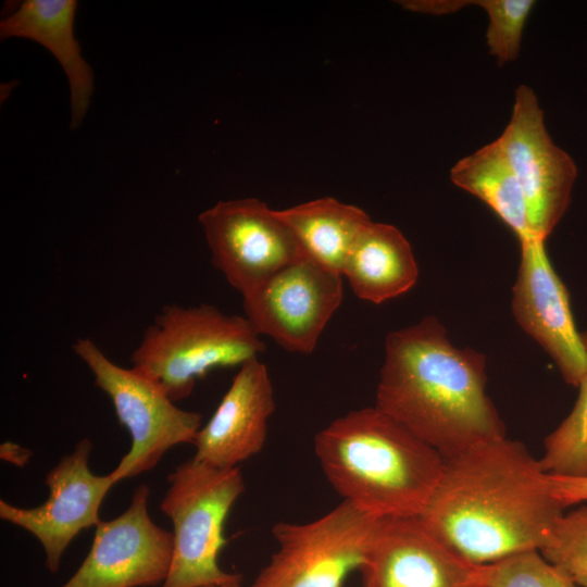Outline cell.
I'll use <instances>...</instances> for the list:
<instances>
[{
    "mask_svg": "<svg viewBox=\"0 0 587 587\" xmlns=\"http://www.w3.org/2000/svg\"><path fill=\"white\" fill-rule=\"evenodd\" d=\"M314 452L342 500L379 520L420 517L445 467L437 450L376 405L332 421Z\"/></svg>",
    "mask_w": 587,
    "mask_h": 587,
    "instance_id": "cell-3",
    "label": "cell"
},
{
    "mask_svg": "<svg viewBox=\"0 0 587 587\" xmlns=\"http://www.w3.org/2000/svg\"><path fill=\"white\" fill-rule=\"evenodd\" d=\"M275 408L267 366L259 358L247 361L197 433L193 459L218 469L237 467L262 450Z\"/></svg>",
    "mask_w": 587,
    "mask_h": 587,
    "instance_id": "cell-15",
    "label": "cell"
},
{
    "mask_svg": "<svg viewBox=\"0 0 587 587\" xmlns=\"http://www.w3.org/2000/svg\"><path fill=\"white\" fill-rule=\"evenodd\" d=\"M72 348L130 435L129 451L112 471L117 482L151 471L174 446L193 442L202 426L200 413L175 405L149 377L134 367L116 365L91 339L78 338Z\"/></svg>",
    "mask_w": 587,
    "mask_h": 587,
    "instance_id": "cell-6",
    "label": "cell"
},
{
    "mask_svg": "<svg viewBox=\"0 0 587 587\" xmlns=\"http://www.w3.org/2000/svg\"><path fill=\"white\" fill-rule=\"evenodd\" d=\"M91 440H79L45 478L49 497L42 504L26 509L0 500L1 520L30 533L42 546L47 570L54 574L70 544L84 529L97 526L100 508L110 489L118 483L112 472L96 475L89 469Z\"/></svg>",
    "mask_w": 587,
    "mask_h": 587,
    "instance_id": "cell-12",
    "label": "cell"
},
{
    "mask_svg": "<svg viewBox=\"0 0 587 587\" xmlns=\"http://www.w3.org/2000/svg\"><path fill=\"white\" fill-rule=\"evenodd\" d=\"M75 0H24L0 23V37L32 39L59 61L71 88V127H78L93 92L92 70L74 36Z\"/></svg>",
    "mask_w": 587,
    "mask_h": 587,
    "instance_id": "cell-16",
    "label": "cell"
},
{
    "mask_svg": "<svg viewBox=\"0 0 587 587\" xmlns=\"http://www.w3.org/2000/svg\"><path fill=\"white\" fill-rule=\"evenodd\" d=\"M583 338L587 347V333ZM578 389L572 411L544 441L539 461L549 474L587 476V374Z\"/></svg>",
    "mask_w": 587,
    "mask_h": 587,
    "instance_id": "cell-20",
    "label": "cell"
},
{
    "mask_svg": "<svg viewBox=\"0 0 587 587\" xmlns=\"http://www.w3.org/2000/svg\"><path fill=\"white\" fill-rule=\"evenodd\" d=\"M496 141L523 190L532 235L546 240L567 209L576 166L551 139L527 85L516 88L511 117Z\"/></svg>",
    "mask_w": 587,
    "mask_h": 587,
    "instance_id": "cell-10",
    "label": "cell"
},
{
    "mask_svg": "<svg viewBox=\"0 0 587 587\" xmlns=\"http://www.w3.org/2000/svg\"><path fill=\"white\" fill-rule=\"evenodd\" d=\"M450 179L486 203L519 241L534 237L523 190L496 140L459 160Z\"/></svg>",
    "mask_w": 587,
    "mask_h": 587,
    "instance_id": "cell-19",
    "label": "cell"
},
{
    "mask_svg": "<svg viewBox=\"0 0 587 587\" xmlns=\"http://www.w3.org/2000/svg\"><path fill=\"white\" fill-rule=\"evenodd\" d=\"M545 242L537 237L520 241L512 313L520 327L553 360L564 382L578 387L587 374V347L576 328L567 290L552 267Z\"/></svg>",
    "mask_w": 587,
    "mask_h": 587,
    "instance_id": "cell-13",
    "label": "cell"
},
{
    "mask_svg": "<svg viewBox=\"0 0 587 587\" xmlns=\"http://www.w3.org/2000/svg\"><path fill=\"white\" fill-rule=\"evenodd\" d=\"M486 382L485 354L455 347L426 316L386 336L375 405L447 460L505 436Z\"/></svg>",
    "mask_w": 587,
    "mask_h": 587,
    "instance_id": "cell-2",
    "label": "cell"
},
{
    "mask_svg": "<svg viewBox=\"0 0 587 587\" xmlns=\"http://www.w3.org/2000/svg\"><path fill=\"white\" fill-rule=\"evenodd\" d=\"M160 503L173 524V555L160 587H208L237 578L222 570L217 557L226 544L224 524L245 491L238 467L218 469L191 458L167 476Z\"/></svg>",
    "mask_w": 587,
    "mask_h": 587,
    "instance_id": "cell-5",
    "label": "cell"
},
{
    "mask_svg": "<svg viewBox=\"0 0 587 587\" xmlns=\"http://www.w3.org/2000/svg\"><path fill=\"white\" fill-rule=\"evenodd\" d=\"M359 571L364 587H485L480 564L446 546L419 517L384 520Z\"/></svg>",
    "mask_w": 587,
    "mask_h": 587,
    "instance_id": "cell-14",
    "label": "cell"
},
{
    "mask_svg": "<svg viewBox=\"0 0 587 587\" xmlns=\"http://www.w3.org/2000/svg\"><path fill=\"white\" fill-rule=\"evenodd\" d=\"M277 212L292 232L303 257L341 275L359 236L372 222L361 208L332 197Z\"/></svg>",
    "mask_w": 587,
    "mask_h": 587,
    "instance_id": "cell-18",
    "label": "cell"
},
{
    "mask_svg": "<svg viewBox=\"0 0 587 587\" xmlns=\"http://www.w3.org/2000/svg\"><path fill=\"white\" fill-rule=\"evenodd\" d=\"M342 277L359 299L380 304L415 286L419 266L410 242L396 226L372 221L348 255Z\"/></svg>",
    "mask_w": 587,
    "mask_h": 587,
    "instance_id": "cell-17",
    "label": "cell"
},
{
    "mask_svg": "<svg viewBox=\"0 0 587 587\" xmlns=\"http://www.w3.org/2000/svg\"><path fill=\"white\" fill-rule=\"evenodd\" d=\"M33 452L16 442L4 441L0 445V459L15 466L24 467L30 460Z\"/></svg>",
    "mask_w": 587,
    "mask_h": 587,
    "instance_id": "cell-25",
    "label": "cell"
},
{
    "mask_svg": "<svg viewBox=\"0 0 587 587\" xmlns=\"http://www.w3.org/2000/svg\"><path fill=\"white\" fill-rule=\"evenodd\" d=\"M563 511L540 461L521 441L504 436L445 460L419 520L462 558L486 564L540 550Z\"/></svg>",
    "mask_w": 587,
    "mask_h": 587,
    "instance_id": "cell-1",
    "label": "cell"
},
{
    "mask_svg": "<svg viewBox=\"0 0 587 587\" xmlns=\"http://www.w3.org/2000/svg\"><path fill=\"white\" fill-rule=\"evenodd\" d=\"M208 587H242L241 586V575H239L237 578L229 580L227 583L221 584V585H212Z\"/></svg>",
    "mask_w": 587,
    "mask_h": 587,
    "instance_id": "cell-26",
    "label": "cell"
},
{
    "mask_svg": "<svg viewBox=\"0 0 587 587\" xmlns=\"http://www.w3.org/2000/svg\"><path fill=\"white\" fill-rule=\"evenodd\" d=\"M539 551L577 587H587V502L562 514Z\"/></svg>",
    "mask_w": 587,
    "mask_h": 587,
    "instance_id": "cell-22",
    "label": "cell"
},
{
    "mask_svg": "<svg viewBox=\"0 0 587 587\" xmlns=\"http://www.w3.org/2000/svg\"><path fill=\"white\" fill-rule=\"evenodd\" d=\"M549 479L552 496L563 508L587 502V476L549 474Z\"/></svg>",
    "mask_w": 587,
    "mask_h": 587,
    "instance_id": "cell-24",
    "label": "cell"
},
{
    "mask_svg": "<svg viewBox=\"0 0 587 587\" xmlns=\"http://www.w3.org/2000/svg\"><path fill=\"white\" fill-rule=\"evenodd\" d=\"M342 278L302 257L242 296L245 317L286 351L312 353L342 302Z\"/></svg>",
    "mask_w": 587,
    "mask_h": 587,
    "instance_id": "cell-9",
    "label": "cell"
},
{
    "mask_svg": "<svg viewBox=\"0 0 587 587\" xmlns=\"http://www.w3.org/2000/svg\"><path fill=\"white\" fill-rule=\"evenodd\" d=\"M198 220L213 266L241 296L303 257L277 210L257 198L220 201Z\"/></svg>",
    "mask_w": 587,
    "mask_h": 587,
    "instance_id": "cell-8",
    "label": "cell"
},
{
    "mask_svg": "<svg viewBox=\"0 0 587 587\" xmlns=\"http://www.w3.org/2000/svg\"><path fill=\"white\" fill-rule=\"evenodd\" d=\"M488 15L486 43L499 65L514 61L520 52L523 29L535 1L533 0H476Z\"/></svg>",
    "mask_w": 587,
    "mask_h": 587,
    "instance_id": "cell-23",
    "label": "cell"
},
{
    "mask_svg": "<svg viewBox=\"0 0 587 587\" xmlns=\"http://www.w3.org/2000/svg\"><path fill=\"white\" fill-rule=\"evenodd\" d=\"M264 351V341L245 316L208 303L168 304L145 329L130 362L177 402L210 371L240 366Z\"/></svg>",
    "mask_w": 587,
    "mask_h": 587,
    "instance_id": "cell-4",
    "label": "cell"
},
{
    "mask_svg": "<svg viewBox=\"0 0 587 587\" xmlns=\"http://www.w3.org/2000/svg\"><path fill=\"white\" fill-rule=\"evenodd\" d=\"M384 520L342 500L308 523L278 522V549L250 587H341L359 570Z\"/></svg>",
    "mask_w": 587,
    "mask_h": 587,
    "instance_id": "cell-7",
    "label": "cell"
},
{
    "mask_svg": "<svg viewBox=\"0 0 587 587\" xmlns=\"http://www.w3.org/2000/svg\"><path fill=\"white\" fill-rule=\"evenodd\" d=\"M485 587H577L537 549L480 564Z\"/></svg>",
    "mask_w": 587,
    "mask_h": 587,
    "instance_id": "cell-21",
    "label": "cell"
},
{
    "mask_svg": "<svg viewBox=\"0 0 587 587\" xmlns=\"http://www.w3.org/2000/svg\"><path fill=\"white\" fill-rule=\"evenodd\" d=\"M150 488L134 490L129 507L96 526L91 548L76 572L60 587H149L162 585L173 555V533L148 512Z\"/></svg>",
    "mask_w": 587,
    "mask_h": 587,
    "instance_id": "cell-11",
    "label": "cell"
}]
</instances>
